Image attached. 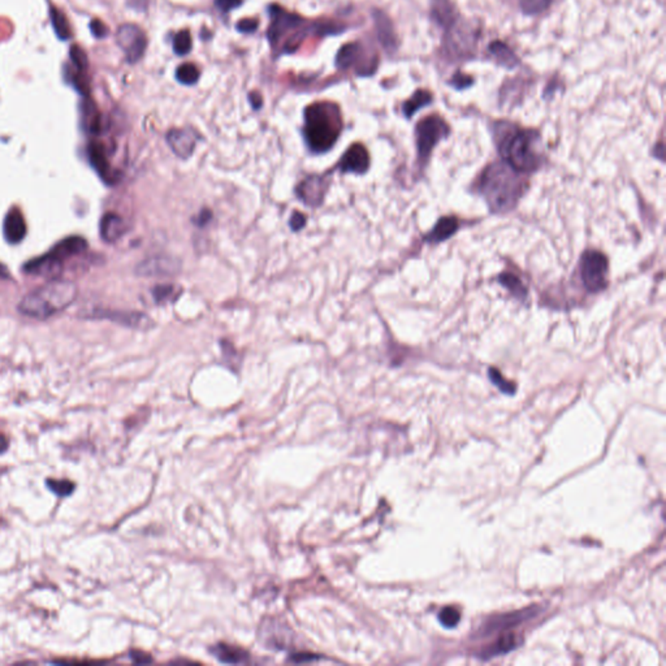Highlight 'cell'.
<instances>
[{
    "instance_id": "27",
    "label": "cell",
    "mask_w": 666,
    "mask_h": 666,
    "mask_svg": "<svg viewBox=\"0 0 666 666\" xmlns=\"http://www.w3.org/2000/svg\"><path fill=\"white\" fill-rule=\"evenodd\" d=\"M491 53L500 61V64H502L505 67L512 68V67H515L518 64V59H517V56L513 53V51L507 45H504L501 42H495L491 45Z\"/></svg>"
},
{
    "instance_id": "4",
    "label": "cell",
    "mask_w": 666,
    "mask_h": 666,
    "mask_svg": "<svg viewBox=\"0 0 666 666\" xmlns=\"http://www.w3.org/2000/svg\"><path fill=\"white\" fill-rule=\"evenodd\" d=\"M76 284L72 281L53 280L23 297L18 311L31 318L48 319L65 310L77 298Z\"/></svg>"
},
{
    "instance_id": "43",
    "label": "cell",
    "mask_w": 666,
    "mask_h": 666,
    "mask_svg": "<svg viewBox=\"0 0 666 666\" xmlns=\"http://www.w3.org/2000/svg\"><path fill=\"white\" fill-rule=\"evenodd\" d=\"M470 83H471V78L462 76V75H457V76L455 77V81H453L455 88H458V89H463V88L469 86Z\"/></svg>"
},
{
    "instance_id": "44",
    "label": "cell",
    "mask_w": 666,
    "mask_h": 666,
    "mask_svg": "<svg viewBox=\"0 0 666 666\" xmlns=\"http://www.w3.org/2000/svg\"><path fill=\"white\" fill-rule=\"evenodd\" d=\"M249 98L254 108H260V106H262V97L258 92H251Z\"/></svg>"
},
{
    "instance_id": "20",
    "label": "cell",
    "mask_w": 666,
    "mask_h": 666,
    "mask_svg": "<svg viewBox=\"0 0 666 666\" xmlns=\"http://www.w3.org/2000/svg\"><path fill=\"white\" fill-rule=\"evenodd\" d=\"M458 220L455 218H443L438 221V224L435 226V228L432 229L431 233L427 236V241L428 243H441L444 240L449 238L450 236H453L455 233V231L458 229Z\"/></svg>"
},
{
    "instance_id": "5",
    "label": "cell",
    "mask_w": 666,
    "mask_h": 666,
    "mask_svg": "<svg viewBox=\"0 0 666 666\" xmlns=\"http://www.w3.org/2000/svg\"><path fill=\"white\" fill-rule=\"evenodd\" d=\"M268 11L271 15V23L267 33L270 43L273 48L282 45L284 51H293L309 31L305 29L306 20L279 6H271Z\"/></svg>"
},
{
    "instance_id": "32",
    "label": "cell",
    "mask_w": 666,
    "mask_h": 666,
    "mask_svg": "<svg viewBox=\"0 0 666 666\" xmlns=\"http://www.w3.org/2000/svg\"><path fill=\"white\" fill-rule=\"evenodd\" d=\"M174 50L177 55H186L191 50V37L188 31H179L174 38Z\"/></svg>"
},
{
    "instance_id": "2",
    "label": "cell",
    "mask_w": 666,
    "mask_h": 666,
    "mask_svg": "<svg viewBox=\"0 0 666 666\" xmlns=\"http://www.w3.org/2000/svg\"><path fill=\"white\" fill-rule=\"evenodd\" d=\"M496 142L502 159L507 160V166L519 174H531L541 164V157L538 152L539 136L531 130L499 124Z\"/></svg>"
},
{
    "instance_id": "25",
    "label": "cell",
    "mask_w": 666,
    "mask_h": 666,
    "mask_svg": "<svg viewBox=\"0 0 666 666\" xmlns=\"http://www.w3.org/2000/svg\"><path fill=\"white\" fill-rule=\"evenodd\" d=\"M431 102L432 95L430 91H416L414 95H413L408 102H405V105H403V114H405L406 117H411L413 115L416 114V111H419V110L423 108V107L428 106Z\"/></svg>"
},
{
    "instance_id": "30",
    "label": "cell",
    "mask_w": 666,
    "mask_h": 666,
    "mask_svg": "<svg viewBox=\"0 0 666 666\" xmlns=\"http://www.w3.org/2000/svg\"><path fill=\"white\" fill-rule=\"evenodd\" d=\"M180 289L176 288V285L166 284V285H157V288L152 290L154 300L157 303L172 302L180 295Z\"/></svg>"
},
{
    "instance_id": "23",
    "label": "cell",
    "mask_w": 666,
    "mask_h": 666,
    "mask_svg": "<svg viewBox=\"0 0 666 666\" xmlns=\"http://www.w3.org/2000/svg\"><path fill=\"white\" fill-rule=\"evenodd\" d=\"M362 53V47L358 43H349V45L342 46L340 51L336 56V65L341 69H347L356 64V61L359 59Z\"/></svg>"
},
{
    "instance_id": "45",
    "label": "cell",
    "mask_w": 666,
    "mask_h": 666,
    "mask_svg": "<svg viewBox=\"0 0 666 666\" xmlns=\"http://www.w3.org/2000/svg\"><path fill=\"white\" fill-rule=\"evenodd\" d=\"M7 448H8L7 438H6V436H3V435H0V453H3V452H6V450H7Z\"/></svg>"
},
{
    "instance_id": "38",
    "label": "cell",
    "mask_w": 666,
    "mask_h": 666,
    "mask_svg": "<svg viewBox=\"0 0 666 666\" xmlns=\"http://www.w3.org/2000/svg\"><path fill=\"white\" fill-rule=\"evenodd\" d=\"M490 376L492 379L493 383L499 386L502 392H505V393H514V386L510 384L509 381H505V379L502 378L501 374L496 371L495 369H491V370H490Z\"/></svg>"
},
{
    "instance_id": "46",
    "label": "cell",
    "mask_w": 666,
    "mask_h": 666,
    "mask_svg": "<svg viewBox=\"0 0 666 666\" xmlns=\"http://www.w3.org/2000/svg\"><path fill=\"white\" fill-rule=\"evenodd\" d=\"M8 278H9V273H8L7 267L0 263V279H8Z\"/></svg>"
},
{
    "instance_id": "22",
    "label": "cell",
    "mask_w": 666,
    "mask_h": 666,
    "mask_svg": "<svg viewBox=\"0 0 666 666\" xmlns=\"http://www.w3.org/2000/svg\"><path fill=\"white\" fill-rule=\"evenodd\" d=\"M532 615V610L529 609L526 612H517V613L507 614V615H501V617H497L495 618L491 622H488L485 625V628L487 631H497V630H502V628H510L513 626V623H518V622L524 621L527 618H530Z\"/></svg>"
},
{
    "instance_id": "36",
    "label": "cell",
    "mask_w": 666,
    "mask_h": 666,
    "mask_svg": "<svg viewBox=\"0 0 666 666\" xmlns=\"http://www.w3.org/2000/svg\"><path fill=\"white\" fill-rule=\"evenodd\" d=\"M47 485L53 492L59 495V496H68L73 492L75 485L69 480H55V479H48Z\"/></svg>"
},
{
    "instance_id": "6",
    "label": "cell",
    "mask_w": 666,
    "mask_h": 666,
    "mask_svg": "<svg viewBox=\"0 0 666 666\" xmlns=\"http://www.w3.org/2000/svg\"><path fill=\"white\" fill-rule=\"evenodd\" d=\"M609 263L606 255L598 250L586 251L581 259V276L588 292L598 293L608 285Z\"/></svg>"
},
{
    "instance_id": "40",
    "label": "cell",
    "mask_w": 666,
    "mask_h": 666,
    "mask_svg": "<svg viewBox=\"0 0 666 666\" xmlns=\"http://www.w3.org/2000/svg\"><path fill=\"white\" fill-rule=\"evenodd\" d=\"M241 4H243V0H215V6L224 14H228L229 11L240 7Z\"/></svg>"
},
{
    "instance_id": "9",
    "label": "cell",
    "mask_w": 666,
    "mask_h": 666,
    "mask_svg": "<svg viewBox=\"0 0 666 666\" xmlns=\"http://www.w3.org/2000/svg\"><path fill=\"white\" fill-rule=\"evenodd\" d=\"M328 186L329 181L327 180V176L310 174L298 184L295 191L297 197L300 198L305 205L317 207L322 205V202L324 201Z\"/></svg>"
},
{
    "instance_id": "26",
    "label": "cell",
    "mask_w": 666,
    "mask_h": 666,
    "mask_svg": "<svg viewBox=\"0 0 666 666\" xmlns=\"http://www.w3.org/2000/svg\"><path fill=\"white\" fill-rule=\"evenodd\" d=\"M517 643H518V640H517L514 634L502 635L497 639V642L493 644L491 648H488L483 653V656H485V659H488V657H495V656H499L502 653H507V652L514 650Z\"/></svg>"
},
{
    "instance_id": "31",
    "label": "cell",
    "mask_w": 666,
    "mask_h": 666,
    "mask_svg": "<svg viewBox=\"0 0 666 666\" xmlns=\"http://www.w3.org/2000/svg\"><path fill=\"white\" fill-rule=\"evenodd\" d=\"M176 78L179 83H184V85H193L197 83L199 78V70L194 64L186 63L177 68Z\"/></svg>"
},
{
    "instance_id": "28",
    "label": "cell",
    "mask_w": 666,
    "mask_h": 666,
    "mask_svg": "<svg viewBox=\"0 0 666 666\" xmlns=\"http://www.w3.org/2000/svg\"><path fill=\"white\" fill-rule=\"evenodd\" d=\"M499 280L517 298H524L527 295V289L523 285L522 280L513 273H502Z\"/></svg>"
},
{
    "instance_id": "37",
    "label": "cell",
    "mask_w": 666,
    "mask_h": 666,
    "mask_svg": "<svg viewBox=\"0 0 666 666\" xmlns=\"http://www.w3.org/2000/svg\"><path fill=\"white\" fill-rule=\"evenodd\" d=\"M552 0H524L523 1V11L526 14H539L544 11L545 8L551 4Z\"/></svg>"
},
{
    "instance_id": "21",
    "label": "cell",
    "mask_w": 666,
    "mask_h": 666,
    "mask_svg": "<svg viewBox=\"0 0 666 666\" xmlns=\"http://www.w3.org/2000/svg\"><path fill=\"white\" fill-rule=\"evenodd\" d=\"M212 653L223 662H229V664H243L248 661V653L237 648L232 647L229 644H218L211 650Z\"/></svg>"
},
{
    "instance_id": "34",
    "label": "cell",
    "mask_w": 666,
    "mask_h": 666,
    "mask_svg": "<svg viewBox=\"0 0 666 666\" xmlns=\"http://www.w3.org/2000/svg\"><path fill=\"white\" fill-rule=\"evenodd\" d=\"M70 60L73 64V68L80 72H85L88 68V58L83 48L80 46H72L70 47Z\"/></svg>"
},
{
    "instance_id": "3",
    "label": "cell",
    "mask_w": 666,
    "mask_h": 666,
    "mask_svg": "<svg viewBox=\"0 0 666 666\" xmlns=\"http://www.w3.org/2000/svg\"><path fill=\"white\" fill-rule=\"evenodd\" d=\"M342 129L340 108L334 103L318 102L306 108L303 136L311 152H328L336 144Z\"/></svg>"
},
{
    "instance_id": "41",
    "label": "cell",
    "mask_w": 666,
    "mask_h": 666,
    "mask_svg": "<svg viewBox=\"0 0 666 666\" xmlns=\"http://www.w3.org/2000/svg\"><path fill=\"white\" fill-rule=\"evenodd\" d=\"M90 29L91 33L97 37V38H103L106 37L108 34V28H107L105 23H102L100 20H92L90 23Z\"/></svg>"
},
{
    "instance_id": "15",
    "label": "cell",
    "mask_w": 666,
    "mask_h": 666,
    "mask_svg": "<svg viewBox=\"0 0 666 666\" xmlns=\"http://www.w3.org/2000/svg\"><path fill=\"white\" fill-rule=\"evenodd\" d=\"M3 232L4 237L8 243L16 245L21 243L25 236H26V221L23 218V213L18 208H12L4 219V226H3Z\"/></svg>"
},
{
    "instance_id": "10",
    "label": "cell",
    "mask_w": 666,
    "mask_h": 666,
    "mask_svg": "<svg viewBox=\"0 0 666 666\" xmlns=\"http://www.w3.org/2000/svg\"><path fill=\"white\" fill-rule=\"evenodd\" d=\"M339 168L345 174H366L370 168V154L364 144H352L339 162Z\"/></svg>"
},
{
    "instance_id": "17",
    "label": "cell",
    "mask_w": 666,
    "mask_h": 666,
    "mask_svg": "<svg viewBox=\"0 0 666 666\" xmlns=\"http://www.w3.org/2000/svg\"><path fill=\"white\" fill-rule=\"evenodd\" d=\"M375 25H376V31H378V38L380 43L386 48V51L393 53L397 48V38L394 34L393 25L388 16L384 15L383 12H375Z\"/></svg>"
},
{
    "instance_id": "24",
    "label": "cell",
    "mask_w": 666,
    "mask_h": 666,
    "mask_svg": "<svg viewBox=\"0 0 666 666\" xmlns=\"http://www.w3.org/2000/svg\"><path fill=\"white\" fill-rule=\"evenodd\" d=\"M50 16H51V23H53V31L56 33V36L63 41L70 38L72 29H70L67 16L56 7H51Z\"/></svg>"
},
{
    "instance_id": "29",
    "label": "cell",
    "mask_w": 666,
    "mask_h": 666,
    "mask_svg": "<svg viewBox=\"0 0 666 666\" xmlns=\"http://www.w3.org/2000/svg\"><path fill=\"white\" fill-rule=\"evenodd\" d=\"M83 124L91 133H98L100 129V117L97 108L91 102H86L83 106Z\"/></svg>"
},
{
    "instance_id": "13",
    "label": "cell",
    "mask_w": 666,
    "mask_h": 666,
    "mask_svg": "<svg viewBox=\"0 0 666 666\" xmlns=\"http://www.w3.org/2000/svg\"><path fill=\"white\" fill-rule=\"evenodd\" d=\"M23 271L31 275H37V276L56 278L63 271V260L55 257L50 251L42 257L36 258L31 262H28L23 267Z\"/></svg>"
},
{
    "instance_id": "7",
    "label": "cell",
    "mask_w": 666,
    "mask_h": 666,
    "mask_svg": "<svg viewBox=\"0 0 666 666\" xmlns=\"http://www.w3.org/2000/svg\"><path fill=\"white\" fill-rule=\"evenodd\" d=\"M449 133L447 122L439 116H428L416 127L418 154L422 162L430 157L433 147Z\"/></svg>"
},
{
    "instance_id": "16",
    "label": "cell",
    "mask_w": 666,
    "mask_h": 666,
    "mask_svg": "<svg viewBox=\"0 0 666 666\" xmlns=\"http://www.w3.org/2000/svg\"><path fill=\"white\" fill-rule=\"evenodd\" d=\"M127 231V224L122 216L106 213L100 220V236L107 243H116Z\"/></svg>"
},
{
    "instance_id": "12",
    "label": "cell",
    "mask_w": 666,
    "mask_h": 666,
    "mask_svg": "<svg viewBox=\"0 0 666 666\" xmlns=\"http://www.w3.org/2000/svg\"><path fill=\"white\" fill-rule=\"evenodd\" d=\"M166 142L179 158L186 159L196 149L197 137L188 129H172L166 134Z\"/></svg>"
},
{
    "instance_id": "8",
    "label": "cell",
    "mask_w": 666,
    "mask_h": 666,
    "mask_svg": "<svg viewBox=\"0 0 666 666\" xmlns=\"http://www.w3.org/2000/svg\"><path fill=\"white\" fill-rule=\"evenodd\" d=\"M117 43L125 53L129 63L134 64L144 56L147 47V37L142 29L133 23H124L116 33Z\"/></svg>"
},
{
    "instance_id": "14",
    "label": "cell",
    "mask_w": 666,
    "mask_h": 666,
    "mask_svg": "<svg viewBox=\"0 0 666 666\" xmlns=\"http://www.w3.org/2000/svg\"><path fill=\"white\" fill-rule=\"evenodd\" d=\"M89 159H90L91 166L97 171V174L107 182H114L116 180V174L114 169L111 168V164L107 158L105 146L99 142H91L88 149Z\"/></svg>"
},
{
    "instance_id": "11",
    "label": "cell",
    "mask_w": 666,
    "mask_h": 666,
    "mask_svg": "<svg viewBox=\"0 0 666 666\" xmlns=\"http://www.w3.org/2000/svg\"><path fill=\"white\" fill-rule=\"evenodd\" d=\"M180 271V263L168 257H152L144 260L137 267V273L144 278H162L172 276Z\"/></svg>"
},
{
    "instance_id": "19",
    "label": "cell",
    "mask_w": 666,
    "mask_h": 666,
    "mask_svg": "<svg viewBox=\"0 0 666 666\" xmlns=\"http://www.w3.org/2000/svg\"><path fill=\"white\" fill-rule=\"evenodd\" d=\"M95 317L102 319H111L115 322H119L122 324L132 327H146L149 326V318L139 314V312H110V311H98Z\"/></svg>"
},
{
    "instance_id": "33",
    "label": "cell",
    "mask_w": 666,
    "mask_h": 666,
    "mask_svg": "<svg viewBox=\"0 0 666 666\" xmlns=\"http://www.w3.org/2000/svg\"><path fill=\"white\" fill-rule=\"evenodd\" d=\"M433 15L436 16V20L440 23L447 25L448 23H452L453 20V11L449 8L448 1H441V0H435V7H433Z\"/></svg>"
},
{
    "instance_id": "42",
    "label": "cell",
    "mask_w": 666,
    "mask_h": 666,
    "mask_svg": "<svg viewBox=\"0 0 666 666\" xmlns=\"http://www.w3.org/2000/svg\"><path fill=\"white\" fill-rule=\"evenodd\" d=\"M306 221H307V218L301 213V212H293L292 218H290V227L293 231H300L305 226H306Z\"/></svg>"
},
{
    "instance_id": "39",
    "label": "cell",
    "mask_w": 666,
    "mask_h": 666,
    "mask_svg": "<svg viewBox=\"0 0 666 666\" xmlns=\"http://www.w3.org/2000/svg\"><path fill=\"white\" fill-rule=\"evenodd\" d=\"M259 23L254 18H243L240 23H237V31L241 33H254L257 31Z\"/></svg>"
},
{
    "instance_id": "18",
    "label": "cell",
    "mask_w": 666,
    "mask_h": 666,
    "mask_svg": "<svg viewBox=\"0 0 666 666\" xmlns=\"http://www.w3.org/2000/svg\"><path fill=\"white\" fill-rule=\"evenodd\" d=\"M86 248H88V243H86L85 238L80 237V236H70V237L64 238L60 243H56L53 246V249L51 250V253L55 257L59 258L60 260H64V259H68V258L83 253L86 250Z\"/></svg>"
},
{
    "instance_id": "1",
    "label": "cell",
    "mask_w": 666,
    "mask_h": 666,
    "mask_svg": "<svg viewBox=\"0 0 666 666\" xmlns=\"http://www.w3.org/2000/svg\"><path fill=\"white\" fill-rule=\"evenodd\" d=\"M519 172L502 163L487 166L479 179L477 189L493 212L512 210L524 191Z\"/></svg>"
},
{
    "instance_id": "35",
    "label": "cell",
    "mask_w": 666,
    "mask_h": 666,
    "mask_svg": "<svg viewBox=\"0 0 666 666\" xmlns=\"http://www.w3.org/2000/svg\"><path fill=\"white\" fill-rule=\"evenodd\" d=\"M460 618H461V614L455 606H447L440 612V622L447 628H455V625L460 622Z\"/></svg>"
}]
</instances>
